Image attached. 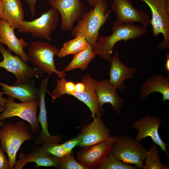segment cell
I'll return each instance as SVG.
<instances>
[{"instance_id": "cb8c5ba5", "label": "cell", "mask_w": 169, "mask_h": 169, "mask_svg": "<svg viewBox=\"0 0 169 169\" xmlns=\"http://www.w3.org/2000/svg\"><path fill=\"white\" fill-rule=\"evenodd\" d=\"M93 49L90 44L84 50L73 55L72 60L63 71L69 72L76 69L85 70L90 61L95 57Z\"/></svg>"}, {"instance_id": "30bf717a", "label": "cell", "mask_w": 169, "mask_h": 169, "mask_svg": "<svg viewBox=\"0 0 169 169\" xmlns=\"http://www.w3.org/2000/svg\"><path fill=\"white\" fill-rule=\"evenodd\" d=\"M115 141L114 136H110L99 143L82 147L77 154V160L80 163L90 169H97L111 152Z\"/></svg>"}, {"instance_id": "60d3db41", "label": "cell", "mask_w": 169, "mask_h": 169, "mask_svg": "<svg viewBox=\"0 0 169 169\" xmlns=\"http://www.w3.org/2000/svg\"></svg>"}, {"instance_id": "4316f807", "label": "cell", "mask_w": 169, "mask_h": 169, "mask_svg": "<svg viewBox=\"0 0 169 169\" xmlns=\"http://www.w3.org/2000/svg\"><path fill=\"white\" fill-rule=\"evenodd\" d=\"M75 91V83L72 81H67L63 78L57 80L56 86L53 90L52 94L48 90V93L51 96L52 102L58 98H60L63 95L70 94Z\"/></svg>"}, {"instance_id": "8fae6325", "label": "cell", "mask_w": 169, "mask_h": 169, "mask_svg": "<svg viewBox=\"0 0 169 169\" xmlns=\"http://www.w3.org/2000/svg\"><path fill=\"white\" fill-rule=\"evenodd\" d=\"M48 2L51 7L60 13L62 30H71L74 23L87 11V6L80 0H48Z\"/></svg>"}, {"instance_id": "f546056e", "label": "cell", "mask_w": 169, "mask_h": 169, "mask_svg": "<svg viewBox=\"0 0 169 169\" xmlns=\"http://www.w3.org/2000/svg\"><path fill=\"white\" fill-rule=\"evenodd\" d=\"M58 169H90L77 161L74 157L73 152L67 155L62 160Z\"/></svg>"}, {"instance_id": "e575fe53", "label": "cell", "mask_w": 169, "mask_h": 169, "mask_svg": "<svg viewBox=\"0 0 169 169\" xmlns=\"http://www.w3.org/2000/svg\"><path fill=\"white\" fill-rule=\"evenodd\" d=\"M4 94V92L0 91V105L2 106L5 108L6 103L7 101V99L3 97V95Z\"/></svg>"}, {"instance_id": "d6986e66", "label": "cell", "mask_w": 169, "mask_h": 169, "mask_svg": "<svg viewBox=\"0 0 169 169\" xmlns=\"http://www.w3.org/2000/svg\"><path fill=\"white\" fill-rule=\"evenodd\" d=\"M94 87L100 105L110 104L115 112L120 114L124 100L117 93V89L112 86L108 80L98 81L93 78Z\"/></svg>"}, {"instance_id": "ac0fdd59", "label": "cell", "mask_w": 169, "mask_h": 169, "mask_svg": "<svg viewBox=\"0 0 169 169\" xmlns=\"http://www.w3.org/2000/svg\"><path fill=\"white\" fill-rule=\"evenodd\" d=\"M84 84L85 90L83 91H75L69 95H72L84 103L91 112V116L93 118L102 116L104 110L99 102L95 92L93 78L87 73L83 76L80 80Z\"/></svg>"}, {"instance_id": "6da1fadb", "label": "cell", "mask_w": 169, "mask_h": 169, "mask_svg": "<svg viewBox=\"0 0 169 169\" xmlns=\"http://www.w3.org/2000/svg\"><path fill=\"white\" fill-rule=\"evenodd\" d=\"M112 33L108 36L99 35L93 49L94 54L110 63L115 45L118 42L141 37L147 32L146 28L134 23H125L115 20L111 27Z\"/></svg>"}, {"instance_id": "f1b7e54d", "label": "cell", "mask_w": 169, "mask_h": 169, "mask_svg": "<svg viewBox=\"0 0 169 169\" xmlns=\"http://www.w3.org/2000/svg\"><path fill=\"white\" fill-rule=\"evenodd\" d=\"M41 147L49 155L57 158L63 159L67 155L61 144L58 143L44 144Z\"/></svg>"}, {"instance_id": "4fadbf2b", "label": "cell", "mask_w": 169, "mask_h": 169, "mask_svg": "<svg viewBox=\"0 0 169 169\" xmlns=\"http://www.w3.org/2000/svg\"><path fill=\"white\" fill-rule=\"evenodd\" d=\"M111 9L115 13L116 21L125 23H140L147 28L151 24V17L145 11L136 9L130 0H113Z\"/></svg>"}, {"instance_id": "44dd1931", "label": "cell", "mask_w": 169, "mask_h": 169, "mask_svg": "<svg viewBox=\"0 0 169 169\" xmlns=\"http://www.w3.org/2000/svg\"><path fill=\"white\" fill-rule=\"evenodd\" d=\"M34 82L32 80L27 83L12 85L0 82V84L2 86L4 94L25 103L39 100L38 89Z\"/></svg>"}, {"instance_id": "83f0119b", "label": "cell", "mask_w": 169, "mask_h": 169, "mask_svg": "<svg viewBox=\"0 0 169 169\" xmlns=\"http://www.w3.org/2000/svg\"><path fill=\"white\" fill-rule=\"evenodd\" d=\"M97 169H140L136 166L125 163L110 153Z\"/></svg>"}, {"instance_id": "e0dca14e", "label": "cell", "mask_w": 169, "mask_h": 169, "mask_svg": "<svg viewBox=\"0 0 169 169\" xmlns=\"http://www.w3.org/2000/svg\"><path fill=\"white\" fill-rule=\"evenodd\" d=\"M13 28L2 18L0 19V44H4L10 52L19 56L25 62L29 61V58L24 49L29 45L23 38H18L15 35Z\"/></svg>"}, {"instance_id": "5b68a950", "label": "cell", "mask_w": 169, "mask_h": 169, "mask_svg": "<svg viewBox=\"0 0 169 169\" xmlns=\"http://www.w3.org/2000/svg\"><path fill=\"white\" fill-rule=\"evenodd\" d=\"M116 141L112 154L123 162L143 169L147 149L130 135H114Z\"/></svg>"}, {"instance_id": "5bb4252c", "label": "cell", "mask_w": 169, "mask_h": 169, "mask_svg": "<svg viewBox=\"0 0 169 169\" xmlns=\"http://www.w3.org/2000/svg\"><path fill=\"white\" fill-rule=\"evenodd\" d=\"M111 130L100 117L93 118V121L83 126L77 136L79 142L78 146H88L103 141L110 136Z\"/></svg>"}, {"instance_id": "d590c367", "label": "cell", "mask_w": 169, "mask_h": 169, "mask_svg": "<svg viewBox=\"0 0 169 169\" xmlns=\"http://www.w3.org/2000/svg\"><path fill=\"white\" fill-rule=\"evenodd\" d=\"M165 70L169 73V54L167 53L166 55V61L164 65Z\"/></svg>"}, {"instance_id": "603a6c76", "label": "cell", "mask_w": 169, "mask_h": 169, "mask_svg": "<svg viewBox=\"0 0 169 169\" xmlns=\"http://www.w3.org/2000/svg\"><path fill=\"white\" fill-rule=\"evenodd\" d=\"M24 14L20 0H9L3 3L2 18L11 27L18 29L24 20Z\"/></svg>"}, {"instance_id": "7402d4cb", "label": "cell", "mask_w": 169, "mask_h": 169, "mask_svg": "<svg viewBox=\"0 0 169 169\" xmlns=\"http://www.w3.org/2000/svg\"><path fill=\"white\" fill-rule=\"evenodd\" d=\"M156 92L162 95V102L169 100V78L163 74H157L147 79L140 89V100H143L150 94Z\"/></svg>"}, {"instance_id": "836d02e7", "label": "cell", "mask_w": 169, "mask_h": 169, "mask_svg": "<svg viewBox=\"0 0 169 169\" xmlns=\"http://www.w3.org/2000/svg\"><path fill=\"white\" fill-rule=\"evenodd\" d=\"M85 86L81 81L75 83V91L77 92L83 91L85 90Z\"/></svg>"}, {"instance_id": "52a82bcc", "label": "cell", "mask_w": 169, "mask_h": 169, "mask_svg": "<svg viewBox=\"0 0 169 169\" xmlns=\"http://www.w3.org/2000/svg\"><path fill=\"white\" fill-rule=\"evenodd\" d=\"M59 18L58 11L51 7L48 11L33 20H24L18 29V32L29 33L34 38H45L51 41V35L58 26Z\"/></svg>"}, {"instance_id": "1f68e13d", "label": "cell", "mask_w": 169, "mask_h": 169, "mask_svg": "<svg viewBox=\"0 0 169 169\" xmlns=\"http://www.w3.org/2000/svg\"><path fill=\"white\" fill-rule=\"evenodd\" d=\"M0 169H11L8 159L0 147Z\"/></svg>"}, {"instance_id": "d6a6232c", "label": "cell", "mask_w": 169, "mask_h": 169, "mask_svg": "<svg viewBox=\"0 0 169 169\" xmlns=\"http://www.w3.org/2000/svg\"><path fill=\"white\" fill-rule=\"evenodd\" d=\"M29 7L31 14L32 16L36 14V5L37 0H25Z\"/></svg>"}, {"instance_id": "ba28073f", "label": "cell", "mask_w": 169, "mask_h": 169, "mask_svg": "<svg viewBox=\"0 0 169 169\" xmlns=\"http://www.w3.org/2000/svg\"><path fill=\"white\" fill-rule=\"evenodd\" d=\"M0 52L3 57V61L0 62V67L15 75L16 80L13 85L27 83L35 78L44 76V74L26 64L18 55H13L2 44H0Z\"/></svg>"}, {"instance_id": "9c48e42d", "label": "cell", "mask_w": 169, "mask_h": 169, "mask_svg": "<svg viewBox=\"0 0 169 169\" xmlns=\"http://www.w3.org/2000/svg\"><path fill=\"white\" fill-rule=\"evenodd\" d=\"M5 109L0 114V120L17 116L29 123L33 133L38 134L40 128L37 116L39 100L28 102L17 103L13 98L8 96Z\"/></svg>"}, {"instance_id": "484cf974", "label": "cell", "mask_w": 169, "mask_h": 169, "mask_svg": "<svg viewBox=\"0 0 169 169\" xmlns=\"http://www.w3.org/2000/svg\"><path fill=\"white\" fill-rule=\"evenodd\" d=\"M143 169H169V166L162 164L158 146L152 144L147 151Z\"/></svg>"}, {"instance_id": "74e56055", "label": "cell", "mask_w": 169, "mask_h": 169, "mask_svg": "<svg viewBox=\"0 0 169 169\" xmlns=\"http://www.w3.org/2000/svg\"><path fill=\"white\" fill-rule=\"evenodd\" d=\"M5 109V108L2 106L0 105V114L2 112L4 111ZM4 124V123L0 120V126L1 127L3 126Z\"/></svg>"}, {"instance_id": "7a4b0ae2", "label": "cell", "mask_w": 169, "mask_h": 169, "mask_svg": "<svg viewBox=\"0 0 169 169\" xmlns=\"http://www.w3.org/2000/svg\"><path fill=\"white\" fill-rule=\"evenodd\" d=\"M106 0H102L95 4L93 9L87 11L78 21L71 30L72 35L84 36L93 49L97 41L101 28L110 16L111 10Z\"/></svg>"}, {"instance_id": "3957f363", "label": "cell", "mask_w": 169, "mask_h": 169, "mask_svg": "<svg viewBox=\"0 0 169 169\" xmlns=\"http://www.w3.org/2000/svg\"><path fill=\"white\" fill-rule=\"evenodd\" d=\"M32 128L23 120L4 123L0 128L1 148L8 157L11 169L14 167L18 151L25 141L34 139Z\"/></svg>"}, {"instance_id": "8d00e7d4", "label": "cell", "mask_w": 169, "mask_h": 169, "mask_svg": "<svg viewBox=\"0 0 169 169\" xmlns=\"http://www.w3.org/2000/svg\"><path fill=\"white\" fill-rule=\"evenodd\" d=\"M102 0H86V2L91 7L93 8L96 4Z\"/></svg>"}, {"instance_id": "ffe728a7", "label": "cell", "mask_w": 169, "mask_h": 169, "mask_svg": "<svg viewBox=\"0 0 169 169\" xmlns=\"http://www.w3.org/2000/svg\"><path fill=\"white\" fill-rule=\"evenodd\" d=\"M110 63L109 82L116 89L123 90L125 88L124 81L127 79L134 78V74L136 69L129 67L122 62L118 52L112 57Z\"/></svg>"}, {"instance_id": "d4e9b609", "label": "cell", "mask_w": 169, "mask_h": 169, "mask_svg": "<svg viewBox=\"0 0 169 169\" xmlns=\"http://www.w3.org/2000/svg\"><path fill=\"white\" fill-rule=\"evenodd\" d=\"M90 44L84 36L77 35L74 38L65 42L57 56L61 58L69 55H73L85 49Z\"/></svg>"}, {"instance_id": "ab89813d", "label": "cell", "mask_w": 169, "mask_h": 169, "mask_svg": "<svg viewBox=\"0 0 169 169\" xmlns=\"http://www.w3.org/2000/svg\"><path fill=\"white\" fill-rule=\"evenodd\" d=\"M3 2V3H4L8 1L9 0H2Z\"/></svg>"}, {"instance_id": "4dcf8cb0", "label": "cell", "mask_w": 169, "mask_h": 169, "mask_svg": "<svg viewBox=\"0 0 169 169\" xmlns=\"http://www.w3.org/2000/svg\"><path fill=\"white\" fill-rule=\"evenodd\" d=\"M79 142L78 137H76L69 140L61 144L65 151L67 155L73 152V149L75 146H78Z\"/></svg>"}, {"instance_id": "f35d334b", "label": "cell", "mask_w": 169, "mask_h": 169, "mask_svg": "<svg viewBox=\"0 0 169 169\" xmlns=\"http://www.w3.org/2000/svg\"><path fill=\"white\" fill-rule=\"evenodd\" d=\"M3 7V3L2 0H0V19L1 18Z\"/></svg>"}, {"instance_id": "277c9868", "label": "cell", "mask_w": 169, "mask_h": 169, "mask_svg": "<svg viewBox=\"0 0 169 169\" xmlns=\"http://www.w3.org/2000/svg\"><path fill=\"white\" fill-rule=\"evenodd\" d=\"M60 50L48 42L41 40L32 42L29 45L27 55L33 68L44 74L49 76L54 73L60 79L64 78L66 74L63 70L56 68L54 57L57 55Z\"/></svg>"}, {"instance_id": "7c38bea8", "label": "cell", "mask_w": 169, "mask_h": 169, "mask_svg": "<svg viewBox=\"0 0 169 169\" xmlns=\"http://www.w3.org/2000/svg\"><path fill=\"white\" fill-rule=\"evenodd\" d=\"M162 120L158 117L151 115L142 116L139 120L135 121L132 124V128L138 131L135 139L140 141L147 137H150L152 141L165 152L169 157L166 150V144L162 139L158 132L159 128Z\"/></svg>"}, {"instance_id": "2e32d148", "label": "cell", "mask_w": 169, "mask_h": 169, "mask_svg": "<svg viewBox=\"0 0 169 169\" xmlns=\"http://www.w3.org/2000/svg\"><path fill=\"white\" fill-rule=\"evenodd\" d=\"M19 160L16 161L14 169H22L27 163L31 162L39 166H53L58 168L63 159L51 156L47 153L41 147L34 146L32 150L27 154L21 152Z\"/></svg>"}, {"instance_id": "9a60e30c", "label": "cell", "mask_w": 169, "mask_h": 169, "mask_svg": "<svg viewBox=\"0 0 169 169\" xmlns=\"http://www.w3.org/2000/svg\"><path fill=\"white\" fill-rule=\"evenodd\" d=\"M49 76L41 79L39 85V113L38 120L42 126V130L40 134L36 140L37 143L45 144L52 142L59 143L62 140V136L58 135L51 136L48 131V123L47 118V112L45 103V96L48 91L47 86Z\"/></svg>"}, {"instance_id": "8992f818", "label": "cell", "mask_w": 169, "mask_h": 169, "mask_svg": "<svg viewBox=\"0 0 169 169\" xmlns=\"http://www.w3.org/2000/svg\"><path fill=\"white\" fill-rule=\"evenodd\" d=\"M146 3L151 12L152 35L161 34L163 40L157 46L159 49L169 48V0H136Z\"/></svg>"}]
</instances>
